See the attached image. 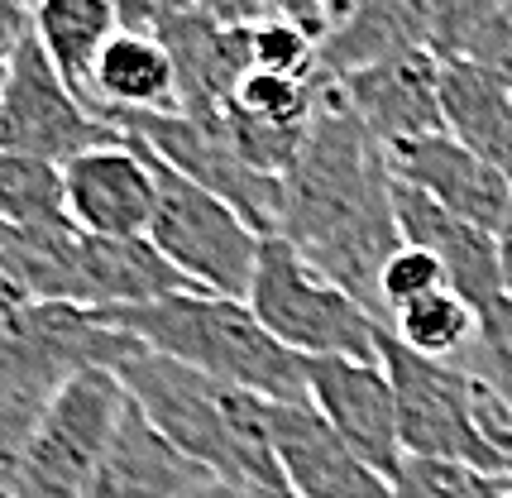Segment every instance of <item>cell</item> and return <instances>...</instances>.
<instances>
[{
	"label": "cell",
	"instance_id": "33",
	"mask_svg": "<svg viewBox=\"0 0 512 498\" xmlns=\"http://www.w3.org/2000/svg\"><path fill=\"white\" fill-rule=\"evenodd\" d=\"M493 451H498V460H503V475L512 479V427L493 431Z\"/></svg>",
	"mask_w": 512,
	"mask_h": 498
},
{
	"label": "cell",
	"instance_id": "31",
	"mask_svg": "<svg viewBox=\"0 0 512 498\" xmlns=\"http://www.w3.org/2000/svg\"><path fill=\"white\" fill-rule=\"evenodd\" d=\"M34 307H39V302H34V293H29V288H24V283L5 269V264H0V340L10 336V331H20L24 321L34 317Z\"/></svg>",
	"mask_w": 512,
	"mask_h": 498
},
{
	"label": "cell",
	"instance_id": "34",
	"mask_svg": "<svg viewBox=\"0 0 512 498\" xmlns=\"http://www.w3.org/2000/svg\"><path fill=\"white\" fill-rule=\"evenodd\" d=\"M211 498H254V494H245V489H225V484H216V489H211Z\"/></svg>",
	"mask_w": 512,
	"mask_h": 498
},
{
	"label": "cell",
	"instance_id": "29",
	"mask_svg": "<svg viewBox=\"0 0 512 498\" xmlns=\"http://www.w3.org/2000/svg\"><path fill=\"white\" fill-rule=\"evenodd\" d=\"M441 288H450L446 278V264L436 259V254H426V249L417 245H402L393 259H388V269H383V307H388V321L398 317L402 307H412V302H422V297L441 293ZM393 331V326H388Z\"/></svg>",
	"mask_w": 512,
	"mask_h": 498
},
{
	"label": "cell",
	"instance_id": "17",
	"mask_svg": "<svg viewBox=\"0 0 512 498\" xmlns=\"http://www.w3.org/2000/svg\"><path fill=\"white\" fill-rule=\"evenodd\" d=\"M393 211H398L402 245H417L426 254H436L446 264L450 293H460L474 312H484L489 302L503 297L498 235L469 226L460 216H450L441 202H431L426 192H417V187H407L398 178H393Z\"/></svg>",
	"mask_w": 512,
	"mask_h": 498
},
{
	"label": "cell",
	"instance_id": "11",
	"mask_svg": "<svg viewBox=\"0 0 512 498\" xmlns=\"http://www.w3.org/2000/svg\"><path fill=\"white\" fill-rule=\"evenodd\" d=\"M307 384H312V408L340 431V441L393 484L407 465V451L383 360H340V355L307 360Z\"/></svg>",
	"mask_w": 512,
	"mask_h": 498
},
{
	"label": "cell",
	"instance_id": "13",
	"mask_svg": "<svg viewBox=\"0 0 512 498\" xmlns=\"http://www.w3.org/2000/svg\"><path fill=\"white\" fill-rule=\"evenodd\" d=\"M63 197L82 235L144 240L154 221V168L144 159V144L125 135V144L72 159L63 168Z\"/></svg>",
	"mask_w": 512,
	"mask_h": 498
},
{
	"label": "cell",
	"instance_id": "27",
	"mask_svg": "<svg viewBox=\"0 0 512 498\" xmlns=\"http://www.w3.org/2000/svg\"><path fill=\"white\" fill-rule=\"evenodd\" d=\"M455 364L474 384H484V393L508 412L512 422V297H498L479 312V331H474L469 350Z\"/></svg>",
	"mask_w": 512,
	"mask_h": 498
},
{
	"label": "cell",
	"instance_id": "2",
	"mask_svg": "<svg viewBox=\"0 0 512 498\" xmlns=\"http://www.w3.org/2000/svg\"><path fill=\"white\" fill-rule=\"evenodd\" d=\"M115 379L139 403V412L187 460L211 470L225 489H245L254 498L288 494V479L278 470V451H273V427H268L273 403L268 398L225 388L144 345H134L115 364Z\"/></svg>",
	"mask_w": 512,
	"mask_h": 498
},
{
	"label": "cell",
	"instance_id": "9",
	"mask_svg": "<svg viewBox=\"0 0 512 498\" xmlns=\"http://www.w3.org/2000/svg\"><path fill=\"white\" fill-rule=\"evenodd\" d=\"M115 130L134 135L144 149H154L168 168H178L182 178L206 187L211 197L235 206L249 226L264 240L283 230L288 211V182L259 173L254 163L240 159V149L225 135V120H192V115H130L115 120Z\"/></svg>",
	"mask_w": 512,
	"mask_h": 498
},
{
	"label": "cell",
	"instance_id": "23",
	"mask_svg": "<svg viewBox=\"0 0 512 498\" xmlns=\"http://www.w3.org/2000/svg\"><path fill=\"white\" fill-rule=\"evenodd\" d=\"M0 221L10 230L72 226L63 197V168L20 154H0Z\"/></svg>",
	"mask_w": 512,
	"mask_h": 498
},
{
	"label": "cell",
	"instance_id": "22",
	"mask_svg": "<svg viewBox=\"0 0 512 498\" xmlns=\"http://www.w3.org/2000/svg\"><path fill=\"white\" fill-rule=\"evenodd\" d=\"M431 53L512 87V5H436Z\"/></svg>",
	"mask_w": 512,
	"mask_h": 498
},
{
	"label": "cell",
	"instance_id": "12",
	"mask_svg": "<svg viewBox=\"0 0 512 498\" xmlns=\"http://www.w3.org/2000/svg\"><path fill=\"white\" fill-rule=\"evenodd\" d=\"M326 77V72H321ZM331 82V77H326ZM335 101L359 125L379 139L383 149L407 139L446 135V106H441V58L431 48H407L398 58H383L374 68L331 82Z\"/></svg>",
	"mask_w": 512,
	"mask_h": 498
},
{
	"label": "cell",
	"instance_id": "3",
	"mask_svg": "<svg viewBox=\"0 0 512 498\" xmlns=\"http://www.w3.org/2000/svg\"><path fill=\"white\" fill-rule=\"evenodd\" d=\"M91 317L225 388H240L268 403H312L307 360L268 336L264 321L249 312V302L182 293L154 307H120V312H91Z\"/></svg>",
	"mask_w": 512,
	"mask_h": 498
},
{
	"label": "cell",
	"instance_id": "5",
	"mask_svg": "<svg viewBox=\"0 0 512 498\" xmlns=\"http://www.w3.org/2000/svg\"><path fill=\"white\" fill-rule=\"evenodd\" d=\"M249 312L264 321L273 340H283L302 360H383V326L350 293H340L288 245L264 240L259 273L249 288Z\"/></svg>",
	"mask_w": 512,
	"mask_h": 498
},
{
	"label": "cell",
	"instance_id": "38",
	"mask_svg": "<svg viewBox=\"0 0 512 498\" xmlns=\"http://www.w3.org/2000/svg\"><path fill=\"white\" fill-rule=\"evenodd\" d=\"M201 498H211V494H201Z\"/></svg>",
	"mask_w": 512,
	"mask_h": 498
},
{
	"label": "cell",
	"instance_id": "14",
	"mask_svg": "<svg viewBox=\"0 0 512 498\" xmlns=\"http://www.w3.org/2000/svg\"><path fill=\"white\" fill-rule=\"evenodd\" d=\"M388 168L393 178L426 192L431 202H441L450 216H460L469 226L498 230L512 216V182L493 168L489 159H479L474 149H465L455 135H426L407 139L388 149Z\"/></svg>",
	"mask_w": 512,
	"mask_h": 498
},
{
	"label": "cell",
	"instance_id": "24",
	"mask_svg": "<svg viewBox=\"0 0 512 498\" xmlns=\"http://www.w3.org/2000/svg\"><path fill=\"white\" fill-rule=\"evenodd\" d=\"M474 331H479V312L460 293H450V288L422 297L412 307H402L398 317H393V336L407 350H417L426 360H446V364H455L465 355Z\"/></svg>",
	"mask_w": 512,
	"mask_h": 498
},
{
	"label": "cell",
	"instance_id": "32",
	"mask_svg": "<svg viewBox=\"0 0 512 498\" xmlns=\"http://www.w3.org/2000/svg\"><path fill=\"white\" fill-rule=\"evenodd\" d=\"M498 278H503V297H512V216L498 230Z\"/></svg>",
	"mask_w": 512,
	"mask_h": 498
},
{
	"label": "cell",
	"instance_id": "20",
	"mask_svg": "<svg viewBox=\"0 0 512 498\" xmlns=\"http://www.w3.org/2000/svg\"><path fill=\"white\" fill-rule=\"evenodd\" d=\"M431 29H436V5H402V0L350 5L331 29V39L321 44V72L340 82L407 48H431Z\"/></svg>",
	"mask_w": 512,
	"mask_h": 498
},
{
	"label": "cell",
	"instance_id": "7",
	"mask_svg": "<svg viewBox=\"0 0 512 498\" xmlns=\"http://www.w3.org/2000/svg\"><path fill=\"white\" fill-rule=\"evenodd\" d=\"M125 412L115 369H87L48 403L24 446L15 498H82Z\"/></svg>",
	"mask_w": 512,
	"mask_h": 498
},
{
	"label": "cell",
	"instance_id": "18",
	"mask_svg": "<svg viewBox=\"0 0 512 498\" xmlns=\"http://www.w3.org/2000/svg\"><path fill=\"white\" fill-rule=\"evenodd\" d=\"M96 111L101 120H130V115H178V63L163 48V39L144 29H115L96 63Z\"/></svg>",
	"mask_w": 512,
	"mask_h": 498
},
{
	"label": "cell",
	"instance_id": "10",
	"mask_svg": "<svg viewBox=\"0 0 512 498\" xmlns=\"http://www.w3.org/2000/svg\"><path fill=\"white\" fill-rule=\"evenodd\" d=\"M125 29H144L163 39V48L178 63L182 115L192 120H221L235 91L254 72L249 58V29H235L216 15V5H120Z\"/></svg>",
	"mask_w": 512,
	"mask_h": 498
},
{
	"label": "cell",
	"instance_id": "26",
	"mask_svg": "<svg viewBox=\"0 0 512 498\" xmlns=\"http://www.w3.org/2000/svg\"><path fill=\"white\" fill-rule=\"evenodd\" d=\"M321 96H326V77L316 68V77H278V72H249L240 91H235V106L249 115H259L268 125H283V130H307L321 111Z\"/></svg>",
	"mask_w": 512,
	"mask_h": 498
},
{
	"label": "cell",
	"instance_id": "21",
	"mask_svg": "<svg viewBox=\"0 0 512 498\" xmlns=\"http://www.w3.org/2000/svg\"><path fill=\"white\" fill-rule=\"evenodd\" d=\"M120 29V5L111 0H44L34 5V39L44 44L48 63L58 68L67 91L96 111V63Z\"/></svg>",
	"mask_w": 512,
	"mask_h": 498
},
{
	"label": "cell",
	"instance_id": "6",
	"mask_svg": "<svg viewBox=\"0 0 512 498\" xmlns=\"http://www.w3.org/2000/svg\"><path fill=\"white\" fill-rule=\"evenodd\" d=\"M144 159L154 168V221L144 240L178 273H187L201 293L245 302L259 273L264 235L235 206H225L206 187L182 178L178 168H168L154 149H144Z\"/></svg>",
	"mask_w": 512,
	"mask_h": 498
},
{
	"label": "cell",
	"instance_id": "35",
	"mask_svg": "<svg viewBox=\"0 0 512 498\" xmlns=\"http://www.w3.org/2000/svg\"><path fill=\"white\" fill-rule=\"evenodd\" d=\"M0 498H15V489H10V484H0Z\"/></svg>",
	"mask_w": 512,
	"mask_h": 498
},
{
	"label": "cell",
	"instance_id": "8",
	"mask_svg": "<svg viewBox=\"0 0 512 498\" xmlns=\"http://www.w3.org/2000/svg\"><path fill=\"white\" fill-rule=\"evenodd\" d=\"M111 144H125V130L91 115L48 63L44 44L29 34L15 63L0 72V154L67 168L72 159Z\"/></svg>",
	"mask_w": 512,
	"mask_h": 498
},
{
	"label": "cell",
	"instance_id": "4",
	"mask_svg": "<svg viewBox=\"0 0 512 498\" xmlns=\"http://www.w3.org/2000/svg\"><path fill=\"white\" fill-rule=\"evenodd\" d=\"M383 369L393 379L407 460H450V465L503 475L493 431L512 422L484 393V384H474L460 364L426 360L417 350H407L393 331H383Z\"/></svg>",
	"mask_w": 512,
	"mask_h": 498
},
{
	"label": "cell",
	"instance_id": "16",
	"mask_svg": "<svg viewBox=\"0 0 512 498\" xmlns=\"http://www.w3.org/2000/svg\"><path fill=\"white\" fill-rule=\"evenodd\" d=\"M216 484L221 479L201 470L197 460H187L125 393L120 427H115L111 446L82 498H201Z\"/></svg>",
	"mask_w": 512,
	"mask_h": 498
},
{
	"label": "cell",
	"instance_id": "37",
	"mask_svg": "<svg viewBox=\"0 0 512 498\" xmlns=\"http://www.w3.org/2000/svg\"><path fill=\"white\" fill-rule=\"evenodd\" d=\"M0 230H5V221H0Z\"/></svg>",
	"mask_w": 512,
	"mask_h": 498
},
{
	"label": "cell",
	"instance_id": "25",
	"mask_svg": "<svg viewBox=\"0 0 512 498\" xmlns=\"http://www.w3.org/2000/svg\"><path fill=\"white\" fill-rule=\"evenodd\" d=\"M249 58H254V72L316 77V68H321V39L302 24L297 5H273L259 24H249Z\"/></svg>",
	"mask_w": 512,
	"mask_h": 498
},
{
	"label": "cell",
	"instance_id": "30",
	"mask_svg": "<svg viewBox=\"0 0 512 498\" xmlns=\"http://www.w3.org/2000/svg\"><path fill=\"white\" fill-rule=\"evenodd\" d=\"M29 34H34V5L0 0V72L15 63V53L29 44Z\"/></svg>",
	"mask_w": 512,
	"mask_h": 498
},
{
	"label": "cell",
	"instance_id": "1",
	"mask_svg": "<svg viewBox=\"0 0 512 498\" xmlns=\"http://www.w3.org/2000/svg\"><path fill=\"white\" fill-rule=\"evenodd\" d=\"M283 182H288V211L278 240H288L326 283L350 293L388 331L393 321L379 283L388 259L402 249L393 168L388 149L359 125V115L335 101L331 82L307 130V144Z\"/></svg>",
	"mask_w": 512,
	"mask_h": 498
},
{
	"label": "cell",
	"instance_id": "36",
	"mask_svg": "<svg viewBox=\"0 0 512 498\" xmlns=\"http://www.w3.org/2000/svg\"><path fill=\"white\" fill-rule=\"evenodd\" d=\"M264 498H292V494H264Z\"/></svg>",
	"mask_w": 512,
	"mask_h": 498
},
{
	"label": "cell",
	"instance_id": "19",
	"mask_svg": "<svg viewBox=\"0 0 512 498\" xmlns=\"http://www.w3.org/2000/svg\"><path fill=\"white\" fill-rule=\"evenodd\" d=\"M182 293H201V288L187 273L173 269L149 240L82 235V307L87 312L154 307Z\"/></svg>",
	"mask_w": 512,
	"mask_h": 498
},
{
	"label": "cell",
	"instance_id": "28",
	"mask_svg": "<svg viewBox=\"0 0 512 498\" xmlns=\"http://www.w3.org/2000/svg\"><path fill=\"white\" fill-rule=\"evenodd\" d=\"M393 498H512V479L450 460H407L393 479Z\"/></svg>",
	"mask_w": 512,
	"mask_h": 498
},
{
	"label": "cell",
	"instance_id": "15",
	"mask_svg": "<svg viewBox=\"0 0 512 498\" xmlns=\"http://www.w3.org/2000/svg\"><path fill=\"white\" fill-rule=\"evenodd\" d=\"M268 427L292 498H393V484L369 470L312 403H273Z\"/></svg>",
	"mask_w": 512,
	"mask_h": 498
}]
</instances>
